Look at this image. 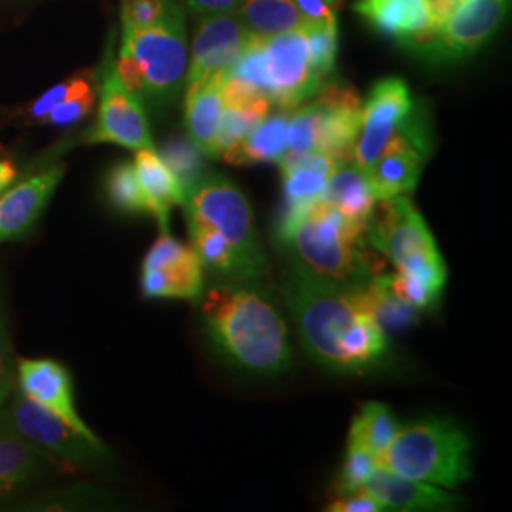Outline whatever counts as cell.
<instances>
[{"label":"cell","mask_w":512,"mask_h":512,"mask_svg":"<svg viewBox=\"0 0 512 512\" xmlns=\"http://www.w3.org/2000/svg\"><path fill=\"white\" fill-rule=\"evenodd\" d=\"M251 35L245 31L238 16L211 14L202 16L188 57V71L184 84H192L213 74L226 73L241 52L245 50Z\"/></svg>","instance_id":"obj_17"},{"label":"cell","mask_w":512,"mask_h":512,"mask_svg":"<svg viewBox=\"0 0 512 512\" xmlns=\"http://www.w3.org/2000/svg\"><path fill=\"white\" fill-rule=\"evenodd\" d=\"M16 380V363H14V351L10 334L6 327L4 311L0 308V404L12 393Z\"/></svg>","instance_id":"obj_35"},{"label":"cell","mask_w":512,"mask_h":512,"mask_svg":"<svg viewBox=\"0 0 512 512\" xmlns=\"http://www.w3.org/2000/svg\"><path fill=\"white\" fill-rule=\"evenodd\" d=\"M279 241L291 251L296 270L334 283L363 285L384 268L368 249L366 228L323 200L308 207Z\"/></svg>","instance_id":"obj_4"},{"label":"cell","mask_w":512,"mask_h":512,"mask_svg":"<svg viewBox=\"0 0 512 512\" xmlns=\"http://www.w3.org/2000/svg\"><path fill=\"white\" fill-rule=\"evenodd\" d=\"M329 512H380L385 511L384 505L365 488L348 495H338L327 507Z\"/></svg>","instance_id":"obj_36"},{"label":"cell","mask_w":512,"mask_h":512,"mask_svg":"<svg viewBox=\"0 0 512 512\" xmlns=\"http://www.w3.org/2000/svg\"><path fill=\"white\" fill-rule=\"evenodd\" d=\"M63 173L65 167L55 165L0 196V241L23 236L37 222Z\"/></svg>","instance_id":"obj_19"},{"label":"cell","mask_w":512,"mask_h":512,"mask_svg":"<svg viewBox=\"0 0 512 512\" xmlns=\"http://www.w3.org/2000/svg\"><path fill=\"white\" fill-rule=\"evenodd\" d=\"M50 458L42 448L23 439L0 416V495L10 494L44 471Z\"/></svg>","instance_id":"obj_26"},{"label":"cell","mask_w":512,"mask_h":512,"mask_svg":"<svg viewBox=\"0 0 512 512\" xmlns=\"http://www.w3.org/2000/svg\"><path fill=\"white\" fill-rule=\"evenodd\" d=\"M302 31L306 35L308 50H310L311 67L317 78L327 84L336 65V52H338V23H315L304 21Z\"/></svg>","instance_id":"obj_30"},{"label":"cell","mask_w":512,"mask_h":512,"mask_svg":"<svg viewBox=\"0 0 512 512\" xmlns=\"http://www.w3.org/2000/svg\"><path fill=\"white\" fill-rule=\"evenodd\" d=\"M93 105H95V76L93 73L74 74L71 92L42 118V124L71 126L74 122H80L82 118H86L92 112Z\"/></svg>","instance_id":"obj_29"},{"label":"cell","mask_w":512,"mask_h":512,"mask_svg":"<svg viewBox=\"0 0 512 512\" xmlns=\"http://www.w3.org/2000/svg\"><path fill=\"white\" fill-rule=\"evenodd\" d=\"M431 156V137L427 122L418 109L406 120L401 131L391 137L384 152L368 173L378 202L393 196H406L416 190L423 165Z\"/></svg>","instance_id":"obj_13"},{"label":"cell","mask_w":512,"mask_h":512,"mask_svg":"<svg viewBox=\"0 0 512 512\" xmlns=\"http://www.w3.org/2000/svg\"><path fill=\"white\" fill-rule=\"evenodd\" d=\"M6 423L16 429L23 439L33 442L44 452H52L65 461L90 463L99 454L105 452L103 442H93L78 433L65 420L55 416L54 412L27 399L18 393L6 414H2Z\"/></svg>","instance_id":"obj_14"},{"label":"cell","mask_w":512,"mask_h":512,"mask_svg":"<svg viewBox=\"0 0 512 512\" xmlns=\"http://www.w3.org/2000/svg\"><path fill=\"white\" fill-rule=\"evenodd\" d=\"M202 315L209 340L232 365L264 376L291 365L287 323L264 294L238 283L217 285L205 294Z\"/></svg>","instance_id":"obj_3"},{"label":"cell","mask_w":512,"mask_h":512,"mask_svg":"<svg viewBox=\"0 0 512 512\" xmlns=\"http://www.w3.org/2000/svg\"><path fill=\"white\" fill-rule=\"evenodd\" d=\"M16 175H18V171L14 165L6 160H0V192H4L10 184L14 183Z\"/></svg>","instance_id":"obj_40"},{"label":"cell","mask_w":512,"mask_h":512,"mask_svg":"<svg viewBox=\"0 0 512 512\" xmlns=\"http://www.w3.org/2000/svg\"><path fill=\"white\" fill-rule=\"evenodd\" d=\"M378 467V456L370 452L365 446L348 442L346 458L342 463V469L336 480V492L338 495H348L365 488L368 476L374 473Z\"/></svg>","instance_id":"obj_32"},{"label":"cell","mask_w":512,"mask_h":512,"mask_svg":"<svg viewBox=\"0 0 512 512\" xmlns=\"http://www.w3.org/2000/svg\"><path fill=\"white\" fill-rule=\"evenodd\" d=\"M183 207L203 270L232 283L266 275L251 203L230 179L203 173L186 186Z\"/></svg>","instance_id":"obj_2"},{"label":"cell","mask_w":512,"mask_h":512,"mask_svg":"<svg viewBox=\"0 0 512 512\" xmlns=\"http://www.w3.org/2000/svg\"><path fill=\"white\" fill-rule=\"evenodd\" d=\"M511 0H461L435 35L412 46L431 65L463 61L475 55L507 18Z\"/></svg>","instance_id":"obj_11"},{"label":"cell","mask_w":512,"mask_h":512,"mask_svg":"<svg viewBox=\"0 0 512 512\" xmlns=\"http://www.w3.org/2000/svg\"><path fill=\"white\" fill-rule=\"evenodd\" d=\"M95 80L99 82V114L84 141L90 145L109 143L129 150L154 148L143 101L129 92L116 74L112 42Z\"/></svg>","instance_id":"obj_10"},{"label":"cell","mask_w":512,"mask_h":512,"mask_svg":"<svg viewBox=\"0 0 512 512\" xmlns=\"http://www.w3.org/2000/svg\"><path fill=\"white\" fill-rule=\"evenodd\" d=\"M302 348L334 372H363L387 353L368 283L344 285L294 270L285 285Z\"/></svg>","instance_id":"obj_1"},{"label":"cell","mask_w":512,"mask_h":512,"mask_svg":"<svg viewBox=\"0 0 512 512\" xmlns=\"http://www.w3.org/2000/svg\"><path fill=\"white\" fill-rule=\"evenodd\" d=\"M401 425L395 420L389 406L382 403H366L351 421L348 442H355L374 452L378 458L387 444L399 433Z\"/></svg>","instance_id":"obj_28"},{"label":"cell","mask_w":512,"mask_h":512,"mask_svg":"<svg viewBox=\"0 0 512 512\" xmlns=\"http://www.w3.org/2000/svg\"><path fill=\"white\" fill-rule=\"evenodd\" d=\"M321 200L361 228L368 226L378 203L368 175L353 162L340 165L332 173Z\"/></svg>","instance_id":"obj_25"},{"label":"cell","mask_w":512,"mask_h":512,"mask_svg":"<svg viewBox=\"0 0 512 512\" xmlns=\"http://www.w3.org/2000/svg\"><path fill=\"white\" fill-rule=\"evenodd\" d=\"M313 97L289 114L287 152H321L338 162H351L363 114L359 93L329 80Z\"/></svg>","instance_id":"obj_7"},{"label":"cell","mask_w":512,"mask_h":512,"mask_svg":"<svg viewBox=\"0 0 512 512\" xmlns=\"http://www.w3.org/2000/svg\"><path fill=\"white\" fill-rule=\"evenodd\" d=\"M160 156L165 165L183 183L184 192H186L188 184L194 183L198 177L203 175V154L190 139L177 137V139L169 141Z\"/></svg>","instance_id":"obj_33"},{"label":"cell","mask_w":512,"mask_h":512,"mask_svg":"<svg viewBox=\"0 0 512 512\" xmlns=\"http://www.w3.org/2000/svg\"><path fill=\"white\" fill-rule=\"evenodd\" d=\"M346 162L321 152H287L279 162L283 173V211L277 222V238H281L302 213L319 202L332 173Z\"/></svg>","instance_id":"obj_16"},{"label":"cell","mask_w":512,"mask_h":512,"mask_svg":"<svg viewBox=\"0 0 512 512\" xmlns=\"http://www.w3.org/2000/svg\"><path fill=\"white\" fill-rule=\"evenodd\" d=\"M18 380L19 389L27 399L54 412L55 416L67 421L84 437L93 442H101L76 412L73 382L65 366L50 359H21L18 365Z\"/></svg>","instance_id":"obj_18"},{"label":"cell","mask_w":512,"mask_h":512,"mask_svg":"<svg viewBox=\"0 0 512 512\" xmlns=\"http://www.w3.org/2000/svg\"><path fill=\"white\" fill-rule=\"evenodd\" d=\"M188 8L200 16L232 14L238 10L241 0H186Z\"/></svg>","instance_id":"obj_38"},{"label":"cell","mask_w":512,"mask_h":512,"mask_svg":"<svg viewBox=\"0 0 512 512\" xmlns=\"http://www.w3.org/2000/svg\"><path fill=\"white\" fill-rule=\"evenodd\" d=\"M353 10L385 37L412 48L433 35L423 0H357Z\"/></svg>","instance_id":"obj_21"},{"label":"cell","mask_w":512,"mask_h":512,"mask_svg":"<svg viewBox=\"0 0 512 512\" xmlns=\"http://www.w3.org/2000/svg\"><path fill=\"white\" fill-rule=\"evenodd\" d=\"M238 19L251 37L262 38L289 33L304 23L294 0H241Z\"/></svg>","instance_id":"obj_27"},{"label":"cell","mask_w":512,"mask_h":512,"mask_svg":"<svg viewBox=\"0 0 512 512\" xmlns=\"http://www.w3.org/2000/svg\"><path fill=\"white\" fill-rule=\"evenodd\" d=\"M133 167L141 190L145 194L148 215H152L162 226V232H169V213L175 205H183L184 186L177 175L165 165L156 148L135 150Z\"/></svg>","instance_id":"obj_23"},{"label":"cell","mask_w":512,"mask_h":512,"mask_svg":"<svg viewBox=\"0 0 512 512\" xmlns=\"http://www.w3.org/2000/svg\"><path fill=\"white\" fill-rule=\"evenodd\" d=\"M122 48L135 57L143 74L141 101L154 107L173 103L188 71L183 6L143 29H124Z\"/></svg>","instance_id":"obj_8"},{"label":"cell","mask_w":512,"mask_h":512,"mask_svg":"<svg viewBox=\"0 0 512 512\" xmlns=\"http://www.w3.org/2000/svg\"><path fill=\"white\" fill-rule=\"evenodd\" d=\"M325 84L311 67L302 27L275 37H260V90L279 110H293Z\"/></svg>","instance_id":"obj_9"},{"label":"cell","mask_w":512,"mask_h":512,"mask_svg":"<svg viewBox=\"0 0 512 512\" xmlns=\"http://www.w3.org/2000/svg\"><path fill=\"white\" fill-rule=\"evenodd\" d=\"M366 241L395 266L397 274L416 277L435 291H444V258L420 211L406 196L376 203L366 226Z\"/></svg>","instance_id":"obj_6"},{"label":"cell","mask_w":512,"mask_h":512,"mask_svg":"<svg viewBox=\"0 0 512 512\" xmlns=\"http://www.w3.org/2000/svg\"><path fill=\"white\" fill-rule=\"evenodd\" d=\"M107 192L110 202L124 213H148L147 200L141 190L133 164H118L109 173Z\"/></svg>","instance_id":"obj_31"},{"label":"cell","mask_w":512,"mask_h":512,"mask_svg":"<svg viewBox=\"0 0 512 512\" xmlns=\"http://www.w3.org/2000/svg\"><path fill=\"white\" fill-rule=\"evenodd\" d=\"M414 110L416 103L404 80L395 76L378 80L363 105L361 129L353 145L351 162L368 175L385 145L401 131Z\"/></svg>","instance_id":"obj_12"},{"label":"cell","mask_w":512,"mask_h":512,"mask_svg":"<svg viewBox=\"0 0 512 512\" xmlns=\"http://www.w3.org/2000/svg\"><path fill=\"white\" fill-rule=\"evenodd\" d=\"M291 110L270 112L260 124H256L243 139L226 148L220 158L228 164L256 165L279 164L287 154V128Z\"/></svg>","instance_id":"obj_24"},{"label":"cell","mask_w":512,"mask_h":512,"mask_svg":"<svg viewBox=\"0 0 512 512\" xmlns=\"http://www.w3.org/2000/svg\"><path fill=\"white\" fill-rule=\"evenodd\" d=\"M365 490L391 511H450L459 505L458 495L429 482L395 475L384 467H376L368 476Z\"/></svg>","instance_id":"obj_20"},{"label":"cell","mask_w":512,"mask_h":512,"mask_svg":"<svg viewBox=\"0 0 512 512\" xmlns=\"http://www.w3.org/2000/svg\"><path fill=\"white\" fill-rule=\"evenodd\" d=\"M226 73L213 74L198 82L186 84V129L188 139L200 148L203 156L219 158L217 139L224 114L222 84Z\"/></svg>","instance_id":"obj_22"},{"label":"cell","mask_w":512,"mask_h":512,"mask_svg":"<svg viewBox=\"0 0 512 512\" xmlns=\"http://www.w3.org/2000/svg\"><path fill=\"white\" fill-rule=\"evenodd\" d=\"M304 21L315 23H338L336 8L340 0H294Z\"/></svg>","instance_id":"obj_37"},{"label":"cell","mask_w":512,"mask_h":512,"mask_svg":"<svg viewBox=\"0 0 512 512\" xmlns=\"http://www.w3.org/2000/svg\"><path fill=\"white\" fill-rule=\"evenodd\" d=\"M378 467L454 490L471 478V440L450 421H416L399 429L380 454Z\"/></svg>","instance_id":"obj_5"},{"label":"cell","mask_w":512,"mask_h":512,"mask_svg":"<svg viewBox=\"0 0 512 512\" xmlns=\"http://www.w3.org/2000/svg\"><path fill=\"white\" fill-rule=\"evenodd\" d=\"M427 8V16L431 21L433 35L444 25V21L452 16V12L458 8V0H423Z\"/></svg>","instance_id":"obj_39"},{"label":"cell","mask_w":512,"mask_h":512,"mask_svg":"<svg viewBox=\"0 0 512 512\" xmlns=\"http://www.w3.org/2000/svg\"><path fill=\"white\" fill-rule=\"evenodd\" d=\"M181 6L179 0H122V25L124 29L150 27Z\"/></svg>","instance_id":"obj_34"},{"label":"cell","mask_w":512,"mask_h":512,"mask_svg":"<svg viewBox=\"0 0 512 512\" xmlns=\"http://www.w3.org/2000/svg\"><path fill=\"white\" fill-rule=\"evenodd\" d=\"M141 289L148 298H198L203 291V266L196 251L162 232L143 260Z\"/></svg>","instance_id":"obj_15"}]
</instances>
